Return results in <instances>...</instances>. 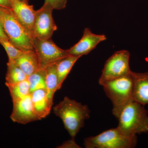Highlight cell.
<instances>
[{"instance_id":"1","label":"cell","mask_w":148,"mask_h":148,"mask_svg":"<svg viewBox=\"0 0 148 148\" xmlns=\"http://www.w3.org/2000/svg\"><path fill=\"white\" fill-rule=\"evenodd\" d=\"M53 113L62 120L65 128L72 139L84 125V121L90 117L88 106L82 105L68 97H64L53 108Z\"/></svg>"},{"instance_id":"2","label":"cell","mask_w":148,"mask_h":148,"mask_svg":"<svg viewBox=\"0 0 148 148\" xmlns=\"http://www.w3.org/2000/svg\"><path fill=\"white\" fill-rule=\"evenodd\" d=\"M144 106L134 100L128 103L117 119V127L127 135L148 132V112Z\"/></svg>"},{"instance_id":"3","label":"cell","mask_w":148,"mask_h":148,"mask_svg":"<svg viewBox=\"0 0 148 148\" xmlns=\"http://www.w3.org/2000/svg\"><path fill=\"white\" fill-rule=\"evenodd\" d=\"M101 86L112 104L113 114L118 118L125 107L133 101V82L131 75L108 81Z\"/></svg>"},{"instance_id":"4","label":"cell","mask_w":148,"mask_h":148,"mask_svg":"<svg viewBox=\"0 0 148 148\" xmlns=\"http://www.w3.org/2000/svg\"><path fill=\"white\" fill-rule=\"evenodd\" d=\"M0 22L9 40L23 51L34 50L33 40L16 18L11 8L0 6Z\"/></svg>"},{"instance_id":"5","label":"cell","mask_w":148,"mask_h":148,"mask_svg":"<svg viewBox=\"0 0 148 148\" xmlns=\"http://www.w3.org/2000/svg\"><path fill=\"white\" fill-rule=\"evenodd\" d=\"M137 144V135L125 134L117 127L84 140L86 148H132Z\"/></svg>"},{"instance_id":"6","label":"cell","mask_w":148,"mask_h":148,"mask_svg":"<svg viewBox=\"0 0 148 148\" xmlns=\"http://www.w3.org/2000/svg\"><path fill=\"white\" fill-rule=\"evenodd\" d=\"M130 53L127 50L118 51L107 60L99 79V84L129 75L131 73L129 65Z\"/></svg>"},{"instance_id":"7","label":"cell","mask_w":148,"mask_h":148,"mask_svg":"<svg viewBox=\"0 0 148 148\" xmlns=\"http://www.w3.org/2000/svg\"><path fill=\"white\" fill-rule=\"evenodd\" d=\"M33 45L39 62V68L45 69L48 65L70 55L68 50L58 47L51 38L44 40L34 39Z\"/></svg>"},{"instance_id":"8","label":"cell","mask_w":148,"mask_h":148,"mask_svg":"<svg viewBox=\"0 0 148 148\" xmlns=\"http://www.w3.org/2000/svg\"><path fill=\"white\" fill-rule=\"evenodd\" d=\"M53 9L44 3L40 9L36 10L34 25V38L40 40L51 38L53 32L57 29L53 16Z\"/></svg>"},{"instance_id":"9","label":"cell","mask_w":148,"mask_h":148,"mask_svg":"<svg viewBox=\"0 0 148 148\" xmlns=\"http://www.w3.org/2000/svg\"><path fill=\"white\" fill-rule=\"evenodd\" d=\"M11 9L16 18L32 39L34 40V29L36 11L33 5L22 0H11Z\"/></svg>"},{"instance_id":"10","label":"cell","mask_w":148,"mask_h":148,"mask_svg":"<svg viewBox=\"0 0 148 148\" xmlns=\"http://www.w3.org/2000/svg\"><path fill=\"white\" fill-rule=\"evenodd\" d=\"M107 39L105 35L93 34L89 28H85L81 39L68 49V52L70 55L82 57L90 53L99 43Z\"/></svg>"},{"instance_id":"11","label":"cell","mask_w":148,"mask_h":148,"mask_svg":"<svg viewBox=\"0 0 148 148\" xmlns=\"http://www.w3.org/2000/svg\"><path fill=\"white\" fill-rule=\"evenodd\" d=\"M10 118L14 122L21 124L39 120L34 111L31 94L23 99L13 102Z\"/></svg>"},{"instance_id":"12","label":"cell","mask_w":148,"mask_h":148,"mask_svg":"<svg viewBox=\"0 0 148 148\" xmlns=\"http://www.w3.org/2000/svg\"><path fill=\"white\" fill-rule=\"evenodd\" d=\"M134 101L145 106L148 104V72L138 73L131 71Z\"/></svg>"},{"instance_id":"13","label":"cell","mask_w":148,"mask_h":148,"mask_svg":"<svg viewBox=\"0 0 148 148\" xmlns=\"http://www.w3.org/2000/svg\"><path fill=\"white\" fill-rule=\"evenodd\" d=\"M34 111L39 120L45 118L50 114L52 106L47 98L45 89L35 90L31 93Z\"/></svg>"},{"instance_id":"14","label":"cell","mask_w":148,"mask_h":148,"mask_svg":"<svg viewBox=\"0 0 148 148\" xmlns=\"http://www.w3.org/2000/svg\"><path fill=\"white\" fill-rule=\"evenodd\" d=\"M14 61L27 76L39 69V62L35 50L24 51Z\"/></svg>"},{"instance_id":"15","label":"cell","mask_w":148,"mask_h":148,"mask_svg":"<svg viewBox=\"0 0 148 148\" xmlns=\"http://www.w3.org/2000/svg\"><path fill=\"white\" fill-rule=\"evenodd\" d=\"M45 84L47 96L52 106L53 95L58 90V79L56 71V62L48 65L45 68Z\"/></svg>"},{"instance_id":"16","label":"cell","mask_w":148,"mask_h":148,"mask_svg":"<svg viewBox=\"0 0 148 148\" xmlns=\"http://www.w3.org/2000/svg\"><path fill=\"white\" fill-rule=\"evenodd\" d=\"M80 58L69 55L56 62V71L58 79V90L61 88L67 76L77 61Z\"/></svg>"},{"instance_id":"17","label":"cell","mask_w":148,"mask_h":148,"mask_svg":"<svg viewBox=\"0 0 148 148\" xmlns=\"http://www.w3.org/2000/svg\"><path fill=\"white\" fill-rule=\"evenodd\" d=\"M28 76L16 65L14 60L8 59L5 85L14 84L27 79Z\"/></svg>"},{"instance_id":"18","label":"cell","mask_w":148,"mask_h":148,"mask_svg":"<svg viewBox=\"0 0 148 148\" xmlns=\"http://www.w3.org/2000/svg\"><path fill=\"white\" fill-rule=\"evenodd\" d=\"M6 86L8 87L12 102L23 99L31 94L27 79L15 84Z\"/></svg>"},{"instance_id":"19","label":"cell","mask_w":148,"mask_h":148,"mask_svg":"<svg viewBox=\"0 0 148 148\" xmlns=\"http://www.w3.org/2000/svg\"><path fill=\"white\" fill-rule=\"evenodd\" d=\"M45 78V68H39L34 73L28 76L27 80L30 86V93L38 89L46 90Z\"/></svg>"},{"instance_id":"20","label":"cell","mask_w":148,"mask_h":148,"mask_svg":"<svg viewBox=\"0 0 148 148\" xmlns=\"http://www.w3.org/2000/svg\"><path fill=\"white\" fill-rule=\"evenodd\" d=\"M0 44L5 49L8 56V59L15 60L24 51L19 49L10 41L8 39L0 38Z\"/></svg>"},{"instance_id":"21","label":"cell","mask_w":148,"mask_h":148,"mask_svg":"<svg viewBox=\"0 0 148 148\" xmlns=\"http://www.w3.org/2000/svg\"><path fill=\"white\" fill-rule=\"evenodd\" d=\"M68 0H45V3L50 6L53 9L62 10L66 7Z\"/></svg>"},{"instance_id":"22","label":"cell","mask_w":148,"mask_h":148,"mask_svg":"<svg viewBox=\"0 0 148 148\" xmlns=\"http://www.w3.org/2000/svg\"><path fill=\"white\" fill-rule=\"evenodd\" d=\"M58 148H80V147L76 143L75 139L72 138L71 140H68L64 142L61 145L58 147Z\"/></svg>"},{"instance_id":"23","label":"cell","mask_w":148,"mask_h":148,"mask_svg":"<svg viewBox=\"0 0 148 148\" xmlns=\"http://www.w3.org/2000/svg\"><path fill=\"white\" fill-rule=\"evenodd\" d=\"M0 6L11 8V0H0Z\"/></svg>"},{"instance_id":"24","label":"cell","mask_w":148,"mask_h":148,"mask_svg":"<svg viewBox=\"0 0 148 148\" xmlns=\"http://www.w3.org/2000/svg\"><path fill=\"white\" fill-rule=\"evenodd\" d=\"M0 38L8 39V38L7 36L5 33L4 32L3 30L1 22H0Z\"/></svg>"},{"instance_id":"25","label":"cell","mask_w":148,"mask_h":148,"mask_svg":"<svg viewBox=\"0 0 148 148\" xmlns=\"http://www.w3.org/2000/svg\"><path fill=\"white\" fill-rule=\"evenodd\" d=\"M22 1H24L26 2H28V0H22Z\"/></svg>"}]
</instances>
